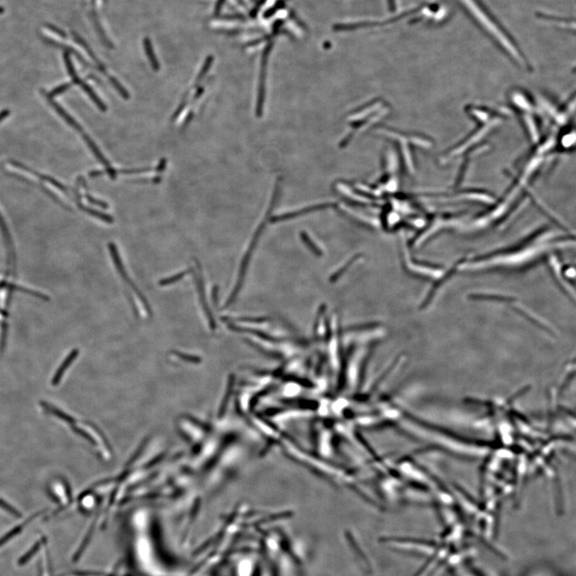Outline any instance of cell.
Wrapping results in <instances>:
<instances>
[{
  "instance_id": "obj_16",
  "label": "cell",
  "mask_w": 576,
  "mask_h": 576,
  "mask_svg": "<svg viewBox=\"0 0 576 576\" xmlns=\"http://www.w3.org/2000/svg\"><path fill=\"white\" fill-rule=\"evenodd\" d=\"M109 80L112 86L115 87V90L119 93V95H121L124 99H128V98H130L129 93L126 91V89L120 84V83H119L115 78L111 76V77L109 78Z\"/></svg>"
},
{
  "instance_id": "obj_6",
  "label": "cell",
  "mask_w": 576,
  "mask_h": 576,
  "mask_svg": "<svg viewBox=\"0 0 576 576\" xmlns=\"http://www.w3.org/2000/svg\"><path fill=\"white\" fill-rule=\"evenodd\" d=\"M79 354H80V351L78 349L72 350V352L69 353V355L66 356V359L59 366V369L56 370L53 380H52V385L57 386L59 384V382H60L61 379H62V376L64 374L66 369L72 365L75 359L79 356Z\"/></svg>"
},
{
  "instance_id": "obj_1",
  "label": "cell",
  "mask_w": 576,
  "mask_h": 576,
  "mask_svg": "<svg viewBox=\"0 0 576 576\" xmlns=\"http://www.w3.org/2000/svg\"><path fill=\"white\" fill-rule=\"evenodd\" d=\"M291 1L250 0V6L239 7L236 14L220 20L219 27L223 32L240 36L245 49L259 54L258 96L266 95L269 59L277 38H298L306 31L291 8Z\"/></svg>"
},
{
  "instance_id": "obj_11",
  "label": "cell",
  "mask_w": 576,
  "mask_h": 576,
  "mask_svg": "<svg viewBox=\"0 0 576 576\" xmlns=\"http://www.w3.org/2000/svg\"><path fill=\"white\" fill-rule=\"evenodd\" d=\"M193 270H193V268L190 267V268L187 269V270H183V272H179V273L174 275V276H170V277H167V278L162 279V280H160L159 281V285L161 286V287H166V286L172 285V284H176L177 282L181 280L183 278V277H185L187 275L190 274V273H192Z\"/></svg>"
},
{
  "instance_id": "obj_22",
  "label": "cell",
  "mask_w": 576,
  "mask_h": 576,
  "mask_svg": "<svg viewBox=\"0 0 576 576\" xmlns=\"http://www.w3.org/2000/svg\"><path fill=\"white\" fill-rule=\"evenodd\" d=\"M4 8H3L2 7H0V15H2V14L4 13Z\"/></svg>"
},
{
  "instance_id": "obj_20",
  "label": "cell",
  "mask_w": 576,
  "mask_h": 576,
  "mask_svg": "<svg viewBox=\"0 0 576 576\" xmlns=\"http://www.w3.org/2000/svg\"><path fill=\"white\" fill-rule=\"evenodd\" d=\"M166 159H161L160 162H159V165H158V166H157L156 170L158 171V172H163V171L164 170V169H165V166H166Z\"/></svg>"
},
{
  "instance_id": "obj_4",
  "label": "cell",
  "mask_w": 576,
  "mask_h": 576,
  "mask_svg": "<svg viewBox=\"0 0 576 576\" xmlns=\"http://www.w3.org/2000/svg\"><path fill=\"white\" fill-rule=\"evenodd\" d=\"M197 266H198V274L194 272V277H195V284H196L197 290H198V295L200 298L201 305H202V309L204 312L206 314L207 318H208V322H209V325H210L212 330H215L216 327V321L212 316V312H211L210 308L208 306V302H207L206 295H205V290H204V280H202V273H201L200 267L199 263L198 261L195 260Z\"/></svg>"
},
{
  "instance_id": "obj_10",
  "label": "cell",
  "mask_w": 576,
  "mask_h": 576,
  "mask_svg": "<svg viewBox=\"0 0 576 576\" xmlns=\"http://www.w3.org/2000/svg\"><path fill=\"white\" fill-rule=\"evenodd\" d=\"M79 208H80V210L83 211V212H85V213L88 214L89 216L96 218V219H99V220L104 222V223H108V224L114 223V218L112 217V216L108 215V214L98 212V211L88 208V207L83 206V204L79 206Z\"/></svg>"
},
{
  "instance_id": "obj_7",
  "label": "cell",
  "mask_w": 576,
  "mask_h": 576,
  "mask_svg": "<svg viewBox=\"0 0 576 576\" xmlns=\"http://www.w3.org/2000/svg\"><path fill=\"white\" fill-rule=\"evenodd\" d=\"M46 96H47V98H48V102H49V104H51V106L53 107V108L54 109H55V112H56L57 113L59 114V115H60L61 117H62V119H64L65 121H66V123H67L68 124L70 125L71 127H73L75 130H77V131L81 133V134H83V133L84 132V131H83V129L82 128L81 126H80V125L78 123V122H76V120H75V119H73V118H72V116H71V115H69V114H68L67 112H66V111H65V110L60 106V105H59V104L55 103V101L52 99V98L48 96V95H46Z\"/></svg>"
},
{
  "instance_id": "obj_5",
  "label": "cell",
  "mask_w": 576,
  "mask_h": 576,
  "mask_svg": "<svg viewBox=\"0 0 576 576\" xmlns=\"http://www.w3.org/2000/svg\"><path fill=\"white\" fill-rule=\"evenodd\" d=\"M72 83L76 84V85L80 86L83 88V91L87 93L88 96L91 98V100L95 103V105L98 107V109L100 110L101 112H106L107 106L104 104V103L101 100L100 98H98V95L95 94V91H93L90 86L87 85L85 82L80 79L77 74H74L72 76Z\"/></svg>"
},
{
  "instance_id": "obj_21",
  "label": "cell",
  "mask_w": 576,
  "mask_h": 576,
  "mask_svg": "<svg viewBox=\"0 0 576 576\" xmlns=\"http://www.w3.org/2000/svg\"><path fill=\"white\" fill-rule=\"evenodd\" d=\"M0 315H2L4 317H8V313H6L4 311L1 310V309H0Z\"/></svg>"
},
{
  "instance_id": "obj_8",
  "label": "cell",
  "mask_w": 576,
  "mask_h": 576,
  "mask_svg": "<svg viewBox=\"0 0 576 576\" xmlns=\"http://www.w3.org/2000/svg\"><path fill=\"white\" fill-rule=\"evenodd\" d=\"M0 288H5V289L11 290V291L27 293L28 295H32V296L40 298V299H43V300H50V298L48 295H44V294H42V293L40 292H37V291L26 289L25 287H20V286L16 285V284H11V283H8V282H0Z\"/></svg>"
},
{
  "instance_id": "obj_14",
  "label": "cell",
  "mask_w": 576,
  "mask_h": 576,
  "mask_svg": "<svg viewBox=\"0 0 576 576\" xmlns=\"http://www.w3.org/2000/svg\"><path fill=\"white\" fill-rule=\"evenodd\" d=\"M144 48H145L146 53H147V55H148V58H149L150 62H151V66L153 67L154 70L159 71V62L157 61L156 57H155V54H154V51L153 50H152V47H151V44L149 40H145V41H144Z\"/></svg>"
},
{
  "instance_id": "obj_12",
  "label": "cell",
  "mask_w": 576,
  "mask_h": 576,
  "mask_svg": "<svg viewBox=\"0 0 576 576\" xmlns=\"http://www.w3.org/2000/svg\"><path fill=\"white\" fill-rule=\"evenodd\" d=\"M0 230H1V232H2L4 241L6 243L7 247H8V250H9L10 254H11V255H13V250H12L13 245H12V238H11L9 231H8V227H7V224L5 223V221H4V218L1 216V214H0Z\"/></svg>"
},
{
  "instance_id": "obj_3",
  "label": "cell",
  "mask_w": 576,
  "mask_h": 576,
  "mask_svg": "<svg viewBox=\"0 0 576 576\" xmlns=\"http://www.w3.org/2000/svg\"><path fill=\"white\" fill-rule=\"evenodd\" d=\"M108 250H109L110 255L112 256V261H113L114 265H115V268L117 270L119 276L124 280L125 283H127L132 291L135 293V295L138 297L140 302H142L144 305L145 311L148 313L150 317L152 316L153 312L151 310V305L149 302L146 298L145 295L143 294L142 291L139 289L138 287L135 285L134 283H133L132 280H130L128 275H127V270L125 269L123 266V261H122L120 255H119V251H118L117 246L115 245L114 243L111 242L108 245Z\"/></svg>"
},
{
  "instance_id": "obj_18",
  "label": "cell",
  "mask_w": 576,
  "mask_h": 576,
  "mask_svg": "<svg viewBox=\"0 0 576 576\" xmlns=\"http://www.w3.org/2000/svg\"><path fill=\"white\" fill-rule=\"evenodd\" d=\"M85 197L86 198H87V200L88 201L90 204H93V205H96V206L104 208V209H108V208H109V205H108L107 202H104V201L98 200V199H96V198H93L91 195H88V194H86Z\"/></svg>"
},
{
  "instance_id": "obj_15",
  "label": "cell",
  "mask_w": 576,
  "mask_h": 576,
  "mask_svg": "<svg viewBox=\"0 0 576 576\" xmlns=\"http://www.w3.org/2000/svg\"><path fill=\"white\" fill-rule=\"evenodd\" d=\"M172 352H173V354L176 355L177 357L182 359V360L186 361V362H188V363H198L201 362V358L196 356V355L183 353V352H178V351H173Z\"/></svg>"
},
{
  "instance_id": "obj_17",
  "label": "cell",
  "mask_w": 576,
  "mask_h": 576,
  "mask_svg": "<svg viewBox=\"0 0 576 576\" xmlns=\"http://www.w3.org/2000/svg\"><path fill=\"white\" fill-rule=\"evenodd\" d=\"M72 84L70 83L62 84V85L59 86V87H55V88L54 89L53 91H51V92H50V94H48V96L51 97V98H53V97L56 96V95H60V94H62V93L65 92V91H67L68 89L70 88V87H72Z\"/></svg>"
},
{
  "instance_id": "obj_2",
  "label": "cell",
  "mask_w": 576,
  "mask_h": 576,
  "mask_svg": "<svg viewBox=\"0 0 576 576\" xmlns=\"http://www.w3.org/2000/svg\"><path fill=\"white\" fill-rule=\"evenodd\" d=\"M463 6L470 12V15L479 24L488 32L490 36L500 44L503 49L507 51L509 55L514 58L515 60L523 63L524 60L518 51L516 44L512 41L510 36L506 33V30L502 28L499 22L491 15L488 10L484 8V5L480 2V0H461Z\"/></svg>"
},
{
  "instance_id": "obj_13",
  "label": "cell",
  "mask_w": 576,
  "mask_h": 576,
  "mask_svg": "<svg viewBox=\"0 0 576 576\" xmlns=\"http://www.w3.org/2000/svg\"><path fill=\"white\" fill-rule=\"evenodd\" d=\"M41 405L44 406L45 409H47V411H49L50 412L54 414L57 417L60 418V419L65 420V421L67 422V423H72L74 422V420H73L71 416H68V415L65 414L64 412H61L59 409L54 408L53 406L48 404V402H41Z\"/></svg>"
},
{
  "instance_id": "obj_9",
  "label": "cell",
  "mask_w": 576,
  "mask_h": 576,
  "mask_svg": "<svg viewBox=\"0 0 576 576\" xmlns=\"http://www.w3.org/2000/svg\"><path fill=\"white\" fill-rule=\"evenodd\" d=\"M82 136H83V140H84L86 144H87V146H88L89 148H90V149H91V151H92V153L94 154V155H95V157H96L97 159H98V160L99 161V162H100L102 164H104V166H106V168L111 167V165H110L109 162L107 160L106 158H105V157L103 155V154L101 153V151H99V149H98V147H97L96 146V144H95V143H94V141H93V140H91V138H90V136L87 135V134L84 132L82 134Z\"/></svg>"
},
{
  "instance_id": "obj_19",
  "label": "cell",
  "mask_w": 576,
  "mask_h": 576,
  "mask_svg": "<svg viewBox=\"0 0 576 576\" xmlns=\"http://www.w3.org/2000/svg\"><path fill=\"white\" fill-rule=\"evenodd\" d=\"M0 507H2L4 510L8 511L11 514L17 516V517H20L21 516L20 513H19L16 509H14L13 506H11L9 503L5 502L3 499H0Z\"/></svg>"
}]
</instances>
